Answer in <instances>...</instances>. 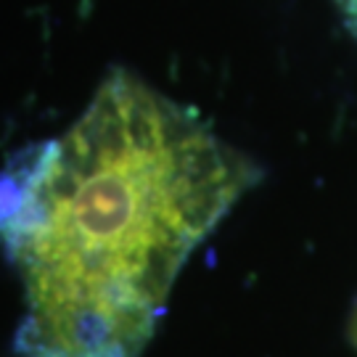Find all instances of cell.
<instances>
[{
	"label": "cell",
	"mask_w": 357,
	"mask_h": 357,
	"mask_svg": "<svg viewBox=\"0 0 357 357\" xmlns=\"http://www.w3.org/2000/svg\"><path fill=\"white\" fill-rule=\"evenodd\" d=\"M259 178L193 109L116 69L64 138L0 178L22 357H141L191 252Z\"/></svg>",
	"instance_id": "cell-1"
},
{
	"label": "cell",
	"mask_w": 357,
	"mask_h": 357,
	"mask_svg": "<svg viewBox=\"0 0 357 357\" xmlns=\"http://www.w3.org/2000/svg\"><path fill=\"white\" fill-rule=\"evenodd\" d=\"M352 342L357 347V307H355V315H352Z\"/></svg>",
	"instance_id": "cell-2"
}]
</instances>
